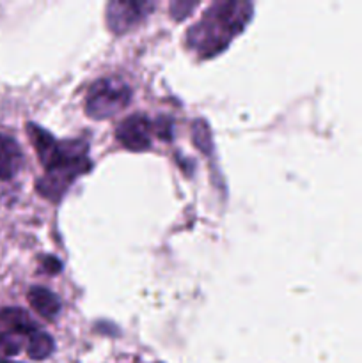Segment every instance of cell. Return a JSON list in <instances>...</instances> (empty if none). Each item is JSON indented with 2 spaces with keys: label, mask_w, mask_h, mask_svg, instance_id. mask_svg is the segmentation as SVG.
<instances>
[{
  "label": "cell",
  "mask_w": 362,
  "mask_h": 363,
  "mask_svg": "<svg viewBox=\"0 0 362 363\" xmlns=\"http://www.w3.org/2000/svg\"><path fill=\"white\" fill-rule=\"evenodd\" d=\"M131 99L126 82L119 78H102L91 85L85 98V112L91 119L102 121L123 112Z\"/></svg>",
  "instance_id": "obj_3"
},
{
  "label": "cell",
  "mask_w": 362,
  "mask_h": 363,
  "mask_svg": "<svg viewBox=\"0 0 362 363\" xmlns=\"http://www.w3.org/2000/svg\"><path fill=\"white\" fill-rule=\"evenodd\" d=\"M194 140L204 152H208L212 149V137H209V130L204 121L194 123Z\"/></svg>",
  "instance_id": "obj_11"
},
{
  "label": "cell",
  "mask_w": 362,
  "mask_h": 363,
  "mask_svg": "<svg viewBox=\"0 0 362 363\" xmlns=\"http://www.w3.org/2000/svg\"><path fill=\"white\" fill-rule=\"evenodd\" d=\"M144 7H149V4L110 2L106 6V25L116 34H123L144 18Z\"/></svg>",
  "instance_id": "obj_6"
},
{
  "label": "cell",
  "mask_w": 362,
  "mask_h": 363,
  "mask_svg": "<svg viewBox=\"0 0 362 363\" xmlns=\"http://www.w3.org/2000/svg\"><path fill=\"white\" fill-rule=\"evenodd\" d=\"M27 133H28V138H31L32 145H34L35 152H38L39 160H41L43 167H45L46 170H50L53 165H55L57 160H59L60 142H57L48 131L35 126V124L32 123L27 124Z\"/></svg>",
  "instance_id": "obj_7"
},
{
  "label": "cell",
  "mask_w": 362,
  "mask_h": 363,
  "mask_svg": "<svg viewBox=\"0 0 362 363\" xmlns=\"http://www.w3.org/2000/svg\"><path fill=\"white\" fill-rule=\"evenodd\" d=\"M252 18V4L241 0L215 2L202 14L201 20L188 30L187 45L201 57H213L222 52L231 39Z\"/></svg>",
  "instance_id": "obj_1"
},
{
  "label": "cell",
  "mask_w": 362,
  "mask_h": 363,
  "mask_svg": "<svg viewBox=\"0 0 362 363\" xmlns=\"http://www.w3.org/2000/svg\"><path fill=\"white\" fill-rule=\"evenodd\" d=\"M28 303L45 319H55L60 312L59 298L45 287H32L28 291Z\"/></svg>",
  "instance_id": "obj_9"
},
{
  "label": "cell",
  "mask_w": 362,
  "mask_h": 363,
  "mask_svg": "<svg viewBox=\"0 0 362 363\" xmlns=\"http://www.w3.org/2000/svg\"><path fill=\"white\" fill-rule=\"evenodd\" d=\"M91 169L87 160V144L82 140L60 142L59 160L45 176L38 181V191L50 201H59L70 184L80 174Z\"/></svg>",
  "instance_id": "obj_2"
},
{
  "label": "cell",
  "mask_w": 362,
  "mask_h": 363,
  "mask_svg": "<svg viewBox=\"0 0 362 363\" xmlns=\"http://www.w3.org/2000/svg\"><path fill=\"white\" fill-rule=\"evenodd\" d=\"M0 363H6V362H0Z\"/></svg>",
  "instance_id": "obj_15"
},
{
  "label": "cell",
  "mask_w": 362,
  "mask_h": 363,
  "mask_svg": "<svg viewBox=\"0 0 362 363\" xmlns=\"http://www.w3.org/2000/svg\"><path fill=\"white\" fill-rule=\"evenodd\" d=\"M21 165H23V155L18 142L9 135L0 133V179H13L20 172Z\"/></svg>",
  "instance_id": "obj_8"
},
{
  "label": "cell",
  "mask_w": 362,
  "mask_h": 363,
  "mask_svg": "<svg viewBox=\"0 0 362 363\" xmlns=\"http://www.w3.org/2000/svg\"><path fill=\"white\" fill-rule=\"evenodd\" d=\"M6 363H7V362H6Z\"/></svg>",
  "instance_id": "obj_16"
},
{
  "label": "cell",
  "mask_w": 362,
  "mask_h": 363,
  "mask_svg": "<svg viewBox=\"0 0 362 363\" xmlns=\"http://www.w3.org/2000/svg\"><path fill=\"white\" fill-rule=\"evenodd\" d=\"M55 350V344H53V339L46 332H41V330H35L27 340V346H25V351H27L28 358L32 360H46L50 354Z\"/></svg>",
  "instance_id": "obj_10"
},
{
  "label": "cell",
  "mask_w": 362,
  "mask_h": 363,
  "mask_svg": "<svg viewBox=\"0 0 362 363\" xmlns=\"http://www.w3.org/2000/svg\"><path fill=\"white\" fill-rule=\"evenodd\" d=\"M60 268H62V266H60V262L57 261L55 257H45V259H43V269H45V272L59 273Z\"/></svg>",
  "instance_id": "obj_14"
},
{
  "label": "cell",
  "mask_w": 362,
  "mask_h": 363,
  "mask_svg": "<svg viewBox=\"0 0 362 363\" xmlns=\"http://www.w3.org/2000/svg\"><path fill=\"white\" fill-rule=\"evenodd\" d=\"M153 131H155V133L158 135V137L170 138V131H172V123H170L169 119H165V117H160V119L155 123V126H153Z\"/></svg>",
  "instance_id": "obj_13"
},
{
  "label": "cell",
  "mask_w": 362,
  "mask_h": 363,
  "mask_svg": "<svg viewBox=\"0 0 362 363\" xmlns=\"http://www.w3.org/2000/svg\"><path fill=\"white\" fill-rule=\"evenodd\" d=\"M195 6H197V2H187V0H181V2L170 4V11H172V16L176 18V20H180V18L188 16V14L195 9Z\"/></svg>",
  "instance_id": "obj_12"
},
{
  "label": "cell",
  "mask_w": 362,
  "mask_h": 363,
  "mask_svg": "<svg viewBox=\"0 0 362 363\" xmlns=\"http://www.w3.org/2000/svg\"><path fill=\"white\" fill-rule=\"evenodd\" d=\"M153 123L146 116H130L117 128V138L130 151H146L151 145Z\"/></svg>",
  "instance_id": "obj_5"
},
{
  "label": "cell",
  "mask_w": 362,
  "mask_h": 363,
  "mask_svg": "<svg viewBox=\"0 0 362 363\" xmlns=\"http://www.w3.org/2000/svg\"><path fill=\"white\" fill-rule=\"evenodd\" d=\"M38 330L35 323L23 308L0 311V354L14 357L20 353L32 333Z\"/></svg>",
  "instance_id": "obj_4"
}]
</instances>
